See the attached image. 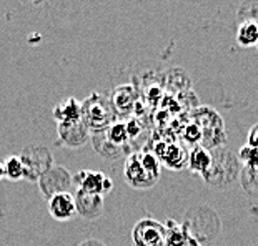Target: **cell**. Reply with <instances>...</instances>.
Returning a JSON list of instances; mask_svg holds the SVG:
<instances>
[{"label": "cell", "instance_id": "8fae6325", "mask_svg": "<svg viewBox=\"0 0 258 246\" xmlns=\"http://www.w3.org/2000/svg\"><path fill=\"white\" fill-rule=\"evenodd\" d=\"M48 213L57 221H69L77 215L75 198L72 193H58L48 200Z\"/></svg>", "mask_w": 258, "mask_h": 246}, {"label": "cell", "instance_id": "603a6c76", "mask_svg": "<svg viewBox=\"0 0 258 246\" xmlns=\"http://www.w3.org/2000/svg\"><path fill=\"white\" fill-rule=\"evenodd\" d=\"M185 246H202V244H200L199 239L194 238V236H191V234L186 233V243H185Z\"/></svg>", "mask_w": 258, "mask_h": 246}, {"label": "cell", "instance_id": "4316f807", "mask_svg": "<svg viewBox=\"0 0 258 246\" xmlns=\"http://www.w3.org/2000/svg\"><path fill=\"white\" fill-rule=\"evenodd\" d=\"M255 47H258V42H256V45H255Z\"/></svg>", "mask_w": 258, "mask_h": 246}, {"label": "cell", "instance_id": "277c9868", "mask_svg": "<svg viewBox=\"0 0 258 246\" xmlns=\"http://www.w3.org/2000/svg\"><path fill=\"white\" fill-rule=\"evenodd\" d=\"M238 173V160L232 153H227L225 150H218V153H213V163L212 168L207 172L205 178L207 183L213 187H225L230 182H233Z\"/></svg>", "mask_w": 258, "mask_h": 246}, {"label": "cell", "instance_id": "7c38bea8", "mask_svg": "<svg viewBox=\"0 0 258 246\" xmlns=\"http://www.w3.org/2000/svg\"><path fill=\"white\" fill-rule=\"evenodd\" d=\"M53 118L57 120V123H72L82 120V102L77 98H67L65 102L58 103L53 108Z\"/></svg>", "mask_w": 258, "mask_h": 246}, {"label": "cell", "instance_id": "ffe728a7", "mask_svg": "<svg viewBox=\"0 0 258 246\" xmlns=\"http://www.w3.org/2000/svg\"><path fill=\"white\" fill-rule=\"evenodd\" d=\"M241 183L250 195L258 196V168H245L241 175Z\"/></svg>", "mask_w": 258, "mask_h": 246}, {"label": "cell", "instance_id": "6da1fadb", "mask_svg": "<svg viewBox=\"0 0 258 246\" xmlns=\"http://www.w3.org/2000/svg\"><path fill=\"white\" fill-rule=\"evenodd\" d=\"M123 178L132 188L148 190L160 178V161L152 151L130 153L123 168Z\"/></svg>", "mask_w": 258, "mask_h": 246}, {"label": "cell", "instance_id": "ac0fdd59", "mask_svg": "<svg viewBox=\"0 0 258 246\" xmlns=\"http://www.w3.org/2000/svg\"><path fill=\"white\" fill-rule=\"evenodd\" d=\"M186 231L183 225H178L177 221L168 220L165 225V246H185Z\"/></svg>", "mask_w": 258, "mask_h": 246}, {"label": "cell", "instance_id": "d4e9b609", "mask_svg": "<svg viewBox=\"0 0 258 246\" xmlns=\"http://www.w3.org/2000/svg\"><path fill=\"white\" fill-rule=\"evenodd\" d=\"M20 2H24V4H32V5H37V4L43 2V0H20Z\"/></svg>", "mask_w": 258, "mask_h": 246}, {"label": "cell", "instance_id": "5b68a950", "mask_svg": "<svg viewBox=\"0 0 258 246\" xmlns=\"http://www.w3.org/2000/svg\"><path fill=\"white\" fill-rule=\"evenodd\" d=\"M72 185V175L62 167H52L38 178V188H40L43 198L47 200L58 193H69Z\"/></svg>", "mask_w": 258, "mask_h": 246}, {"label": "cell", "instance_id": "484cf974", "mask_svg": "<svg viewBox=\"0 0 258 246\" xmlns=\"http://www.w3.org/2000/svg\"><path fill=\"white\" fill-rule=\"evenodd\" d=\"M4 177H5V175H4V165L0 163V180H2Z\"/></svg>", "mask_w": 258, "mask_h": 246}, {"label": "cell", "instance_id": "2e32d148", "mask_svg": "<svg viewBox=\"0 0 258 246\" xmlns=\"http://www.w3.org/2000/svg\"><path fill=\"white\" fill-rule=\"evenodd\" d=\"M92 141H93V148H95L103 158H108V160H117V158L123 156L125 151L123 148H118L115 146L113 143L107 140V136L103 135V132H98V133H92Z\"/></svg>", "mask_w": 258, "mask_h": 246}, {"label": "cell", "instance_id": "9c48e42d", "mask_svg": "<svg viewBox=\"0 0 258 246\" xmlns=\"http://www.w3.org/2000/svg\"><path fill=\"white\" fill-rule=\"evenodd\" d=\"M74 198L77 215H80L82 218L95 220V218H98L103 213V196L100 195H92L87 193V191L77 190Z\"/></svg>", "mask_w": 258, "mask_h": 246}, {"label": "cell", "instance_id": "7402d4cb", "mask_svg": "<svg viewBox=\"0 0 258 246\" xmlns=\"http://www.w3.org/2000/svg\"><path fill=\"white\" fill-rule=\"evenodd\" d=\"M248 146L258 148V123L248 132Z\"/></svg>", "mask_w": 258, "mask_h": 246}, {"label": "cell", "instance_id": "3957f363", "mask_svg": "<svg viewBox=\"0 0 258 246\" xmlns=\"http://www.w3.org/2000/svg\"><path fill=\"white\" fill-rule=\"evenodd\" d=\"M20 161L24 165V178L29 182H38V178L53 167L50 150L40 145L25 146L20 153Z\"/></svg>", "mask_w": 258, "mask_h": 246}, {"label": "cell", "instance_id": "4fadbf2b", "mask_svg": "<svg viewBox=\"0 0 258 246\" xmlns=\"http://www.w3.org/2000/svg\"><path fill=\"white\" fill-rule=\"evenodd\" d=\"M158 148H162L163 151H157V158L158 161H163L165 163V167L172 168V170H180V168L185 167L186 160H188V156H186V153L183 151L182 146L178 145H162L158 146Z\"/></svg>", "mask_w": 258, "mask_h": 246}, {"label": "cell", "instance_id": "ba28073f", "mask_svg": "<svg viewBox=\"0 0 258 246\" xmlns=\"http://www.w3.org/2000/svg\"><path fill=\"white\" fill-rule=\"evenodd\" d=\"M57 133L62 145L69 146V148H79L89 138L90 130L87 128L84 120H79V122H72V123H58Z\"/></svg>", "mask_w": 258, "mask_h": 246}, {"label": "cell", "instance_id": "5bb4252c", "mask_svg": "<svg viewBox=\"0 0 258 246\" xmlns=\"http://www.w3.org/2000/svg\"><path fill=\"white\" fill-rule=\"evenodd\" d=\"M212 163H213V153H210V150L205 148V146L197 145L195 148L190 151L188 167H190L191 172L205 177L207 172L212 168Z\"/></svg>", "mask_w": 258, "mask_h": 246}, {"label": "cell", "instance_id": "e0dca14e", "mask_svg": "<svg viewBox=\"0 0 258 246\" xmlns=\"http://www.w3.org/2000/svg\"><path fill=\"white\" fill-rule=\"evenodd\" d=\"M237 42L240 47H255L258 42V24L255 22H241L237 30Z\"/></svg>", "mask_w": 258, "mask_h": 246}, {"label": "cell", "instance_id": "8992f818", "mask_svg": "<svg viewBox=\"0 0 258 246\" xmlns=\"http://www.w3.org/2000/svg\"><path fill=\"white\" fill-rule=\"evenodd\" d=\"M132 239L135 246H165V225L152 218H144L134 226Z\"/></svg>", "mask_w": 258, "mask_h": 246}, {"label": "cell", "instance_id": "30bf717a", "mask_svg": "<svg viewBox=\"0 0 258 246\" xmlns=\"http://www.w3.org/2000/svg\"><path fill=\"white\" fill-rule=\"evenodd\" d=\"M112 105L115 108L117 117H125V115H132V112L137 107V90L132 85H120L113 90L112 98H110Z\"/></svg>", "mask_w": 258, "mask_h": 246}, {"label": "cell", "instance_id": "7a4b0ae2", "mask_svg": "<svg viewBox=\"0 0 258 246\" xmlns=\"http://www.w3.org/2000/svg\"><path fill=\"white\" fill-rule=\"evenodd\" d=\"M117 118L110 98L102 94H92L82 102V120L90 130V133H98L108 128Z\"/></svg>", "mask_w": 258, "mask_h": 246}, {"label": "cell", "instance_id": "9a60e30c", "mask_svg": "<svg viewBox=\"0 0 258 246\" xmlns=\"http://www.w3.org/2000/svg\"><path fill=\"white\" fill-rule=\"evenodd\" d=\"M103 135L107 136V140L113 143L115 146H118V148H123L125 151L130 150V136H128V132H127V125L125 122H115L110 125L108 128L103 130Z\"/></svg>", "mask_w": 258, "mask_h": 246}, {"label": "cell", "instance_id": "cb8c5ba5", "mask_svg": "<svg viewBox=\"0 0 258 246\" xmlns=\"http://www.w3.org/2000/svg\"><path fill=\"white\" fill-rule=\"evenodd\" d=\"M80 246H105V244L97 241V239H87V241H84Z\"/></svg>", "mask_w": 258, "mask_h": 246}, {"label": "cell", "instance_id": "44dd1931", "mask_svg": "<svg viewBox=\"0 0 258 246\" xmlns=\"http://www.w3.org/2000/svg\"><path fill=\"white\" fill-rule=\"evenodd\" d=\"M240 160L245 163L246 168H258V148L243 146L240 150Z\"/></svg>", "mask_w": 258, "mask_h": 246}, {"label": "cell", "instance_id": "d6986e66", "mask_svg": "<svg viewBox=\"0 0 258 246\" xmlns=\"http://www.w3.org/2000/svg\"><path fill=\"white\" fill-rule=\"evenodd\" d=\"M4 175L5 178L12 180V182H19L24 180V165L20 161V156H9L4 163Z\"/></svg>", "mask_w": 258, "mask_h": 246}, {"label": "cell", "instance_id": "52a82bcc", "mask_svg": "<svg viewBox=\"0 0 258 246\" xmlns=\"http://www.w3.org/2000/svg\"><path fill=\"white\" fill-rule=\"evenodd\" d=\"M72 183L77 190L87 191L92 195H107L108 191H112L113 183L112 180L107 177L105 173L95 172V170H82L72 177Z\"/></svg>", "mask_w": 258, "mask_h": 246}]
</instances>
